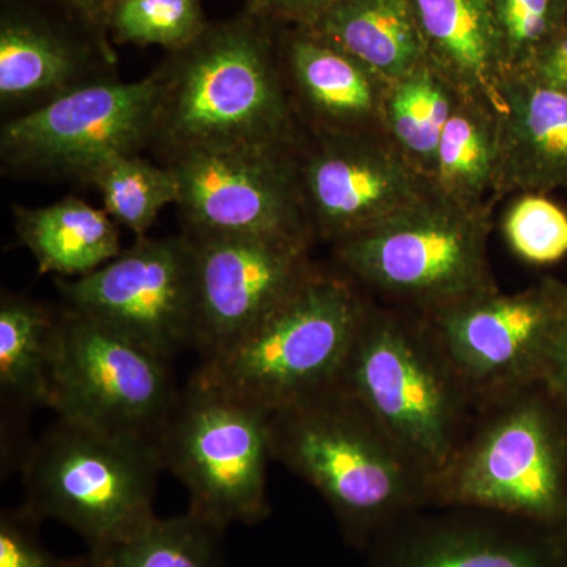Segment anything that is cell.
I'll return each instance as SVG.
<instances>
[{"mask_svg":"<svg viewBox=\"0 0 567 567\" xmlns=\"http://www.w3.org/2000/svg\"><path fill=\"white\" fill-rule=\"evenodd\" d=\"M281 51L295 114L312 136L385 134L390 81L309 29L282 31Z\"/></svg>","mask_w":567,"mask_h":567,"instance_id":"ac0fdd59","label":"cell"},{"mask_svg":"<svg viewBox=\"0 0 567 567\" xmlns=\"http://www.w3.org/2000/svg\"><path fill=\"white\" fill-rule=\"evenodd\" d=\"M309 31L390 82L427 61L412 0H339Z\"/></svg>","mask_w":567,"mask_h":567,"instance_id":"7402d4cb","label":"cell"},{"mask_svg":"<svg viewBox=\"0 0 567 567\" xmlns=\"http://www.w3.org/2000/svg\"><path fill=\"white\" fill-rule=\"evenodd\" d=\"M245 10L279 25L309 29L339 0H244Z\"/></svg>","mask_w":567,"mask_h":567,"instance_id":"d6a6232c","label":"cell"},{"mask_svg":"<svg viewBox=\"0 0 567 567\" xmlns=\"http://www.w3.org/2000/svg\"><path fill=\"white\" fill-rule=\"evenodd\" d=\"M488 234L491 218L432 188L385 221L334 244L336 267L372 300L431 316L498 289Z\"/></svg>","mask_w":567,"mask_h":567,"instance_id":"8992f818","label":"cell"},{"mask_svg":"<svg viewBox=\"0 0 567 567\" xmlns=\"http://www.w3.org/2000/svg\"><path fill=\"white\" fill-rule=\"evenodd\" d=\"M498 117V197L567 189V95L506 76Z\"/></svg>","mask_w":567,"mask_h":567,"instance_id":"d6986e66","label":"cell"},{"mask_svg":"<svg viewBox=\"0 0 567 567\" xmlns=\"http://www.w3.org/2000/svg\"><path fill=\"white\" fill-rule=\"evenodd\" d=\"M567 309V282L544 278L527 289L475 295L423 316L476 406L543 382Z\"/></svg>","mask_w":567,"mask_h":567,"instance_id":"8fae6325","label":"cell"},{"mask_svg":"<svg viewBox=\"0 0 567 567\" xmlns=\"http://www.w3.org/2000/svg\"><path fill=\"white\" fill-rule=\"evenodd\" d=\"M117 55L50 0L0 3V104L14 115L117 78ZM13 115V117H14Z\"/></svg>","mask_w":567,"mask_h":567,"instance_id":"e0dca14e","label":"cell"},{"mask_svg":"<svg viewBox=\"0 0 567 567\" xmlns=\"http://www.w3.org/2000/svg\"><path fill=\"white\" fill-rule=\"evenodd\" d=\"M178 398L171 361L89 317L58 315L48 399L58 417L158 445Z\"/></svg>","mask_w":567,"mask_h":567,"instance_id":"9c48e42d","label":"cell"},{"mask_svg":"<svg viewBox=\"0 0 567 567\" xmlns=\"http://www.w3.org/2000/svg\"><path fill=\"white\" fill-rule=\"evenodd\" d=\"M364 554L365 567H567L565 532L475 507H423Z\"/></svg>","mask_w":567,"mask_h":567,"instance_id":"2e32d148","label":"cell"},{"mask_svg":"<svg viewBox=\"0 0 567 567\" xmlns=\"http://www.w3.org/2000/svg\"><path fill=\"white\" fill-rule=\"evenodd\" d=\"M427 61L462 99L503 110L506 80L492 0H412Z\"/></svg>","mask_w":567,"mask_h":567,"instance_id":"ffe728a7","label":"cell"},{"mask_svg":"<svg viewBox=\"0 0 567 567\" xmlns=\"http://www.w3.org/2000/svg\"><path fill=\"white\" fill-rule=\"evenodd\" d=\"M158 445L118 439L58 417L22 464L21 509L58 520L102 550L140 532L155 516Z\"/></svg>","mask_w":567,"mask_h":567,"instance_id":"52a82bcc","label":"cell"},{"mask_svg":"<svg viewBox=\"0 0 567 567\" xmlns=\"http://www.w3.org/2000/svg\"><path fill=\"white\" fill-rule=\"evenodd\" d=\"M58 315L24 295L0 298V390L18 409L48 406Z\"/></svg>","mask_w":567,"mask_h":567,"instance_id":"cb8c5ba5","label":"cell"},{"mask_svg":"<svg viewBox=\"0 0 567 567\" xmlns=\"http://www.w3.org/2000/svg\"><path fill=\"white\" fill-rule=\"evenodd\" d=\"M175 175L185 233L312 237L300 147L186 152L163 159Z\"/></svg>","mask_w":567,"mask_h":567,"instance_id":"4fadbf2b","label":"cell"},{"mask_svg":"<svg viewBox=\"0 0 567 567\" xmlns=\"http://www.w3.org/2000/svg\"><path fill=\"white\" fill-rule=\"evenodd\" d=\"M543 382L567 410V309L551 347Z\"/></svg>","mask_w":567,"mask_h":567,"instance_id":"e575fe53","label":"cell"},{"mask_svg":"<svg viewBox=\"0 0 567 567\" xmlns=\"http://www.w3.org/2000/svg\"><path fill=\"white\" fill-rule=\"evenodd\" d=\"M70 14L74 21L95 37L104 51L117 55L110 37V10L112 0H50Z\"/></svg>","mask_w":567,"mask_h":567,"instance_id":"836d02e7","label":"cell"},{"mask_svg":"<svg viewBox=\"0 0 567 567\" xmlns=\"http://www.w3.org/2000/svg\"><path fill=\"white\" fill-rule=\"evenodd\" d=\"M65 308L132 339L164 360L194 346L196 297L192 241L137 238L82 278L58 281Z\"/></svg>","mask_w":567,"mask_h":567,"instance_id":"7c38bea8","label":"cell"},{"mask_svg":"<svg viewBox=\"0 0 567 567\" xmlns=\"http://www.w3.org/2000/svg\"><path fill=\"white\" fill-rule=\"evenodd\" d=\"M282 25L244 10L208 22L152 71L163 159L186 152L292 148L295 114L284 73Z\"/></svg>","mask_w":567,"mask_h":567,"instance_id":"6da1fadb","label":"cell"},{"mask_svg":"<svg viewBox=\"0 0 567 567\" xmlns=\"http://www.w3.org/2000/svg\"><path fill=\"white\" fill-rule=\"evenodd\" d=\"M565 536H566V540H567V527H566V529H565Z\"/></svg>","mask_w":567,"mask_h":567,"instance_id":"d590c367","label":"cell"},{"mask_svg":"<svg viewBox=\"0 0 567 567\" xmlns=\"http://www.w3.org/2000/svg\"><path fill=\"white\" fill-rule=\"evenodd\" d=\"M458 96L429 61L388 87L383 107L388 140L431 182L440 140Z\"/></svg>","mask_w":567,"mask_h":567,"instance_id":"d4e9b609","label":"cell"},{"mask_svg":"<svg viewBox=\"0 0 567 567\" xmlns=\"http://www.w3.org/2000/svg\"><path fill=\"white\" fill-rule=\"evenodd\" d=\"M431 506L475 507L565 532L567 410L544 382L476 406L461 445L431 480Z\"/></svg>","mask_w":567,"mask_h":567,"instance_id":"277c9868","label":"cell"},{"mask_svg":"<svg viewBox=\"0 0 567 567\" xmlns=\"http://www.w3.org/2000/svg\"><path fill=\"white\" fill-rule=\"evenodd\" d=\"M372 298L344 271L315 265L303 281L194 379L275 412L334 386Z\"/></svg>","mask_w":567,"mask_h":567,"instance_id":"5b68a950","label":"cell"},{"mask_svg":"<svg viewBox=\"0 0 567 567\" xmlns=\"http://www.w3.org/2000/svg\"><path fill=\"white\" fill-rule=\"evenodd\" d=\"M183 234L193 248L194 347L204 360L274 311L316 265L311 237Z\"/></svg>","mask_w":567,"mask_h":567,"instance_id":"5bb4252c","label":"cell"},{"mask_svg":"<svg viewBox=\"0 0 567 567\" xmlns=\"http://www.w3.org/2000/svg\"><path fill=\"white\" fill-rule=\"evenodd\" d=\"M336 385L434 477L468 432L476 404L425 317L372 300Z\"/></svg>","mask_w":567,"mask_h":567,"instance_id":"3957f363","label":"cell"},{"mask_svg":"<svg viewBox=\"0 0 567 567\" xmlns=\"http://www.w3.org/2000/svg\"><path fill=\"white\" fill-rule=\"evenodd\" d=\"M312 237L331 245L371 229L434 188L386 134L315 136L300 152Z\"/></svg>","mask_w":567,"mask_h":567,"instance_id":"9a60e30c","label":"cell"},{"mask_svg":"<svg viewBox=\"0 0 567 567\" xmlns=\"http://www.w3.org/2000/svg\"><path fill=\"white\" fill-rule=\"evenodd\" d=\"M506 76L524 69L567 21V0H492Z\"/></svg>","mask_w":567,"mask_h":567,"instance_id":"f546056e","label":"cell"},{"mask_svg":"<svg viewBox=\"0 0 567 567\" xmlns=\"http://www.w3.org/2000/svg\"><path fill=\"white\" fill-rule=\"evenodd\" d=\"M270 435L275 461L322 496L357 550L431 506V477L341 386L270 412Z\"/></svg>","mask_w":567,"mask_h":567,"instance_id":"7a4b0ae2","label":"cell"},{"mask_svg":"<svg viewBox=\"0 0 567 567\" xmlns=\"http://www.w3.org/2000/svg\"><path fill=\"white\" fill-rule=\"evenodd\" d=\"M498 178V117L458 96L440 140L432 185L465 210L491 218Z\"/></svg>","mask_w":567,"mask_h":567,"instance_id":"603a6c76","label":"cell"},{"mask_svg":"<svg viewBox=\"0 0 567 567\" xmlns=\"http://www.w3.org/2000/svg\"><path fill=\"white\" fill-rule=\"evenodd\" d=\"M18 238L35 259L41 275L82 278L123 251L118 224L80 197L48 207L13 205Z\"/></svg>","mask_w":567,"mask_h":567,"instance_id":"44dd1931","label":"cell"},{"mask_svg":"<svg viewBox=\"0 0 567 567\" xmlns=\"http://www.w3.org/2000/svg\"><path fill=\"white\" fill-rule=\"evenodd\" d=\"M200 0H112L110 37L115 47L182 50L208 25Z\"/></svg>","mask_w":567,"mask_h":567,"instance_id":"83f0119b","label":"cell"},{"mask_svg":"<svg viewBox=\"0 0 567 567\" xmlns=\"http://www.w3.org/2000/svg\"><path fill=\"white\" fill-rule=\"evenodd\" d=\"M84 183L99 189L103 210L137 238L145 237L163 208L178 199L177 181L169 166L148 162L141 153L106 156Z\"/></svg>","mask_w":567,"mask_h":567,"instance_id":"4316f807","label":"cell"},{"mask_svg":"<svg viewBox=\"0 0 567 567\" xmlns=\"http://www.w3.org/2000/svg\"><path fill=\"white\" fill-rule=\"evenodd\" d=\"M155 117L152 73L96 82L3 123L2 166L10 174L84 183L106 156L152 148Z\"/></svg>","mask_w":567,"mask_h":567,"instance_id":"30bf717a","label":"cell"},{"mask_svg":"<svg viewBox=\"0 0 567 567\" xmlns=\"http://www.w3.org/2000/svg\"><path fill=\"white\" fill-rule=\"evenodd\" d=\"M40 522L25 511H3L0 516V567H85V559L55 557L39 539Z\"/></svg>","mask_w":567,"mask_h":567,"instance_id":"4dcf8cb0","label":"cell"},{"mask_svg":"<svg viewBox=\"0 0 567 567\" xmlns=\"http://www.w3.org/2000/svg\"><path fill=\"white\" fill-rule=\"evenodd\" d=\"M509 76H520L539 87L567 95V21L524 69Z\"/></svg>","mask_w":567,"mask_h":567,"instance_id":"1f68e13d","label":"cell"},{"mask_svg":"<svg viewBox=\"0 0 567 567\" xmlns=\"http://www.w3.org/2000/svg\"><path fill=\"white\" fill-rule=\"evenodd\" d=\"M223 533L192 511L153 517L121 543L89 551L85 567H224Z\"/></svg>","mask_w":567,"mask_h":567,"instance_id":"484cf974","label":"cell"},{"mask_svg":"<svg viewBox=\"0 0 567 567\" xmlns=\"http://www.w3.org/2000/svg\"><path fill=\"white\" fill-rule=\"evenodd\" d=\"M511 252L533 267H550L567 256V212L544 193H518L502 218Z\"/></svg>","mask_w":567,"mask_h":567,"instance_id":"f1b7e54d","label":"cell"},{"mask_svg":"<svg viewBox=\"0 0 567 567\" xmlns=\"http://www.w3.org/2000/svg\"><path fill=\"white\" fill-rule=\"evenodd\" d=\"M164 468L186 487L196 516L226 529L270 516V412L189 380L158 442Z\"/></svg>","mask_w":567,"mask_h":567,"instance_id":"ba28073f","label":"cell"}]
</instances>
